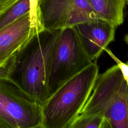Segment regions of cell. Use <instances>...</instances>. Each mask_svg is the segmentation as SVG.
<instances>
[{
  "instance_id": "12",
  "label": "cell",
  "mask_w": 128,
  "mask_h": 128,
  "mask_svg": "<svg viewBox=\"0 0 128 128\" xmlns=\"http://www.w3.org/2000/svg\"><path fill=\"white\" fill-rule=\"evenodd\" d=\"M68 128H108V126L103 115L79 114Z\"/></svg>"
},
{
  "instance_id": "5",
  "label": "cell",
  "mask_w": 128,
  "mask_h": 128,
  "mask_svg": "<svg viewBox=\"0 0 128 128\" xmlns=\"http://www.w3.org/2000/svg\"><path fill=\"white\" fill-rule=\"evenodd\" d=\"M0 101L18 128H42V105L10 78H0Z\"/></svg>"
},
{
  "instance_id": "18",
  "label": "cell",
  "mask_w": 128,
  "mask_h": 128,
  "mask_svg": "<svg viewBox=\"0 0 128 128\" xmlns=\"http://www.w3.org/2000/svg\"><path fill=\"white\" fill-rule=\"evenodd\" d=\"M126 4H128V0H126Z\"/></svg>"
},
{
  "instance_id": "15",
  "label": "cell",
  "mask_w": 128,
  "mask_h": 128,
  "mask_svg": "<svg viewBox=\"0 0 128 128\" xmlns=\"http://www.w3.org/2000/svg\"><path fill=\"white\" fill-rule=\"evenodd\" d=\"M13 59L9 62L8 66L0 68V78H9L12 68Z\"/></svg>"
},
{
  "instance_id": "7",
  "label": "cell",
  "mask_w": 128,
  "mask_h": 128,
  "mask_svg": "<svg viewBox=\"0 0 128 128\" xmlns=\"http://www.w3.org/2000/svg\"><path fill=\"white\" fill-rule=\"evenodd\" d=\"M124 78L117 64L98 74L91 94L80 114H104L120 89Z\"/></svg>"
},
{
  "instance_id": "13",
  "label": "cell",
  "mask_w": 128,
  "mask_h": 128,
  "mask_svg": "<svg viewBox=\"0 0 128 128\" xmlns=\"http://www.w3.org/2000/svg\"><path fill=\"white\" fill-rule=\"evenodd\" d=\"M0 128H18L16 122L6 110L0 101Z\"/></svg>"
},
{
  "instance_id": "9",
  "label": "cell",
  "mask_w": 128,
  "mask_h": 128,
  "mask_svg": "<svg viewBox=\"0 0 128 128\" xmlns=\"http://www.w3.org/2000/svg\"><path fill=\"white\" fill-rule=\"evenodd\" d=\"M104 117L108 128H128V84L125 80Z\"/></svg>"
},
{
  "instance_id": "4",
  "label": "cell",
  "mask_w": 128,
  "mask_h": 128,
  "mask_svg": "<svg viewBox=\"0 0 128 128\" xmlns=\"http://www.w3.org/2000/svg\"><path fill=\"white\" fill-rule=\"evenodd\" d=\"M39 8L43 26L48 30H60L100 19L88 0H39Z\"/></svg>"
},
{
  "instance_id": "16",
  "label": "cell",
  "mask_w": 128,
  "mask_h": 128,
  "mask_svg": "<svg viewBox=\"0 0 128 128\" xmlns=\"http://www.w3.org/2000/svg\"><path fill=\"white\" fill-rule=\"evenodd\" d=\"M17 0H0V10L12 5Z\"/></svg>"
},
{
  "instance_id": "11",
  "label": "cell",
  "mask_w": 128,
  "mask_h": 128,
  "mask_svg": "<svg viewBox=\"0 0 128 128\" xmlns=\"http://www.w3.org/2000/svg\"><path fill=\"white\" fill-rule=\"evenodd\" d=\"M29 0H17L10 6L0 10V30L29 12Z\"/></svg>"
},
{
  "instance_id": "1",
  "label": "cell",
  "mask_w": 128,
  "mask_h": 128,
  "mask_svg": "<svg viewBox=\"0 0 128 128\" xmlns=\"http://www.w3.org/2000/svg\"><path fill=\"white\" fill-rule=\"evenodd\" d=\"M59 31L44 29L36 34L12 60L9 78L42 105L50 96V62Z\"/></svg>"
},
{
  "instance_id": "8",
  "label": "cell",
  "mask_w": 128,
  "mask_h": 128,
  "mask_svg": "<svg viewBox=\"0 0 128 128\" xmlns=\"http://www.w3.org/2000/svg\"><path fill=\"white\" fill-rule=\"evenodd\" d=\"M72 28L84 50L92 61L96 60L114 40L116 27L100 19L80 22Z\"/></svg>"
},
{
  "instance_id": "2",
  "label": "cell",
  "mask_w": 128,
  "mask_h": 128,
  "mask_svg": "<svg viewBox=\"0 0 128 128\" xmlns=\"http://www.w3.org/2000/svg\"><path fill=\"white\" fill-rule=\"evenodd\" d=\"M98 74L94 60L52 94L42 105V128H68L85 105Z\"/></svg>"
},
{
  "instance_id": "14",
  "label": "cell",
  "mask_w": 128,
  "mask_h": 128,
  "mask_svg": "<svg viewBox=\"0 0 128 128\" xmlns=\"http://www.w3.org/2000/svg\"><path fill=\"white\" fill-rule=\"evenodd\" d=\"M104 50L111 56V58L116 62V64L118 66L123 76L124 80L128 84V62H124L120 61L116 56H115L112 51L106 48L104 49Z\"/></svg>"
},
{
  "instance_id": "17",
  "label": "cell",
  "mask_w": 128,
  "mask_h": 128,
  "mask_svg": "<svg viewBox=\"0 0 128 128\" xmlns=\"http://www.w3.org/2000/svg\"><path fill=\"white\" fill-rule=\"evenodd\" d=\"M124 40L128 46V33L124 36Z\"/></svg>"
},
{
  "instance_id": "10",
  "label": "cell",
  "mask_w": 128,
  "mask_h": 128,
  "mask_svg": "<svg viewBox=\"0 0 128 128\" xmlns=\"http://www.w3.org/2000/svg\"><path fill=\"white\" fill-rule=\"evenodd\" d=\"M92 9L100 20L116 27L124 20V12L126 0H88Z\"/></svg>"
},
{
  "instance_id": "3",
  "label": "cell",
  "mask_w": 128,
  "mask_h": 128,
  "mask_svg": "<svg viewBox=\"0 0 128 128\" xmlns=\"http://www.w3.org/2000/svg\"><path fill=\"white\" fill-rule=\"evenodd\" d=\"M92 62L72 27L60 30L50 62L48 80L50 94Z\"/></svg>"
},
{
  "instance_id": "6",
  "label": "cell",
  "mask_w": 128,
  "mask_h": 128,
  "mask_svg": "<svg viewBox=\"0 0 128 128\" xmlns=\"http://www.w3.org/2000/svg\"><path fill=\"white\" fill-rule=\"evenodd\" d=\"M44 30L42 22L32 19L28 12L0 30V68L8 66L34 36Z\"/></svg>"
}]
</instances>
